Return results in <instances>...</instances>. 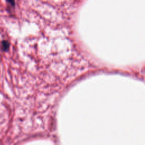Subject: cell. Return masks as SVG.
I'll return each instance as SVG.
<instances>
[{
  "mask_svg": "<svg viewBox=\"0 0 145 145\" xmlns=\"http://www.w3.org/2000/svg\"><path fill=\"white\" fill-rule=\"evenodd\" d=\"M6 1L8 4H9L11 6H14L15 4H16V0H6Z\"/></svg>",
  "mask_w": 145,
  "mask_h": 145,
  "instance_id": "cell-2",
  "label": "cell"
},
{
  "mask_svg": "<svg viewBox=\"0 0 145 145\" xmlns=\"http://www.w3.org/2000/svg\"><path fill=\"white\" fill-rule=\"evenodd\" d=\"M2 49L4 51H6V50L8 49L9 47V43L7 41H6V40L2 41Z\"/></svg>",
  "mask_w": 145,
  "mask_h": 145,
  "instance_id": "cell-1",
  "label": "cell"
}]
</instances>
